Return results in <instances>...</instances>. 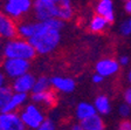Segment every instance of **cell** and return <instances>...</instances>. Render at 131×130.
Wrapping results in <instances>:
<instances>
[{"label":"cell","instance_id":"cell-1","mask_svg":"<svg viewBox=\"0 0 131 130\" xmlns=\"http://www.w3.org/2000/svg\"><path fill=\"white\" fill-rule=\"evenodd\" d=\"M64 21L57 18L47 20H35V28L29 42L35 48L39 55H49L54 53L61 43V32Z\"/></svg>","mask_w":131,"mask_h":130},{"label":"cell","instance_id":"cell-2","mask_svg":"<svg viewBox=\"0 0 131 130\" xmlns=\"http://www.w3.org/2000/svg\"><path fill=\"white\" fill-rule=\"evenodd\" d=\"M32 14L40 21L49 18L68 21L74 16V8L71 0H34Z\"/></svg>","mask_w":131,"mask_h":130},{"label":"cell","instance_id":"cell-3","mask_svg":"<svg viewBox=\"0 0 131 130\" xmlns=\"http://www.w3.org/2000/svg\"><path fill=\"white\" fill-rule=\"evenodd\" d=\"M36 55L38 53L33 45L29 42V40L15 36L3 42L4 57H14V59H24L32 61L36 57Z\"/></svg>","mask_w":131,"mask_h":130},{"label":"cell","instance_id":"cell-4","mask_svg":"<svg viewBox=\"0 0 131 130\" xmlns=\"http://www.w3.org/2000/svg\"><path fill=\"white\" fill-rule=\"evenodd\" d=\"M46 109L36 104L35 102H27L20 109L19 115L27 130H35L46 118Z\"/></svg>","mask_w":131,"mask_h":130},{"label":"cell","instance_id":"cell-5","mask_svg":"<svg viewBox=\"0 0 131 130\" xmlns=\"http://www.w3.org/2000/svg\"><path fill=\"white\" fill-rule=\"evenodd\" d=\"M34 0H3L1 11L16 22L26 19L33 12Z\"/></svg>","mask_w":131,"mask_h":130},{"label":"cell","instance_id":"cell-6","mask_svg":"<svg viewBox=\"0 0 131 130\" xmlns=\"http://www.w3.org/2000/svg\"><path fill=\"white\" fill-rule=\"evenodd\" d=\"M30 61L14 57H4L0 63V69L8 80H14L24 74L30 72Z\"/></svg>","mask_w":131,"mask_h":130},{"label":"cell","instance_id":"cell-7","mask_svg":"<svg viewBox=\"0 0 131 130\" xmlns=\"http://www.w3.org/2000/svg\"><path fill=\"white\" fill-rule=\"evenodd\" d=\"M16 29H18V22L0 9V40L5 41L18 36Z\"/></svg>","mask_w":131,"mask_h":130},{"label":"cell","instance_id":"cell-8","mask_svg":"<svg viewBox=\"0 0 131 130\" xmlns=\"http://www.w3.org/2000/svg\"><path fill=\"white\" fill-rule=\"evenodd\" d=\"M35 80H36V76L33 73L28 72V73L12 80L11 88L15 93H22V94L30 95L33 92V88H34Z\"/></svg>","mask_w":131,"mask_h":130},{"label":"cell","instance_id":"cell-9","mask_svg":"<svg viewBox=\"0 0 131 130\" xmlns=\"http://www.w3.org/2000/svg\"><path fill=\"white\" fill-rule=\"evenodd\" d=\"M0 130H27L20 118L19 113H0Z\"/></svg>","mask_w":131,"mask_h":130},{"label":"cell","instance_id":"cell-10","mask_svg":"<svg viewBox=\"0 0 131 130\" xmlns=\"http://www.w3.org/2000/svg\"><path fill=\"white\" fill-rule=\"evenodd\" d=\"M30 101L35 102L36 104L41 106L43 109H52L57 103V95L53 88L40 93H32L29 95Z\"/></svg>","mask_w":131,"mask_h":130},{"label":"cell","instance_id":"cell-11","mask_svg":"<svg viewBox=\"0 0 131 130\" xmlns=\"http://www.w3.org/2000/svg\"><path fill=\"white\" fill-rule=\"evenodd\" d=\"M119 62L116 61L112 57H105V59L98 60L95 65V71L100 75L105 77H110L114 76L119 72Z\"/></svg>","mask_w":131,"mask_h":130},{"label":"cell","instance_id":"cell-12","mask_svg":"<svg viewBox=\"0 0 131 130\" xmlns=\"http://www.w3.org/2000/svg\"><path fill=\"white\" fill-rule=\"evenodd\" d=\"M50 84L55 92L62 93V94H70L75 90L76 83L71 77L62 75H54L50 77Z\"/></svg>","mask_w":131,"mask_h":130},{"label":"cell","instance_id":"cell-13","mask_svg":"<svg viewBox=\"0 0 131 130\" xmlns=\"http://www.w3.org/2000/svg\"><path fill=\"white\" fill-rule=\"evenodd\" d=\"M95 12L96 14L104 16L105 20L110 24H112L115 20V13H114V3L112 0H98L95 5Z\"/></svg>","mask_w":131,"mask_h":130},{"label":"cell","instance_id":"cell-14","mask_svg":"<svg viewBox=\"0 0 131 130\" xmlns=\"http://www.w3.org/2000/svg\"><path fill=\"white\" fill-rule=\"evenodd\" d=\"M29 95L28 94H22V93H13L11 100L8 102L7 107H6L5 111H9V113H19L20 109L28 102Z\"/></svg>","mask_w":131,"mask_h":130},{"label":"cell","instance_id":"cell-15","mask_svg":"<svg viewBox=\"0 0 131 130\" xmlns=\"http://www.w3.org/2000/svg\"><path fill=\"white\" fill-rule=\"evenodd\" d=\"M97 114L95 107L93 103L89 102H80L75 108V116L79 119V122L83 121V119L88 118V117L93 116V115Z\"/></svg>","mask_w":131,"mask_h":130},{"label":"cell","instance_id":"cell-16","mask_svg":"<svg viewBox=\"0 0 131 130\" xmlns=\"http://www.w3.org/2000/svg\"><path fill=\"white\" fill-rule=\"evenodd\" d=\"M34 28H35V19L34 20H28L24 19L21 21L18 22V36L26 40H29L32 38L33 33H34Z\"/></svg>","mask_w":131,"mask_h":130},{"label":"cell","instance_id":"cell-17","mask_svg":"<svg viewBox=\"0 0 131 130\" xmlns=\"http://www.w3.org/2000/svg\"><path fill=\"white\" fill-rule=\"evenodd\" d=\"M94 107H95L97 114H100L101 116L104 115H109L111 111V104H110V100L109 97L104 94H100L97 95L94 100Z\"/></svg>","mask_w":131,"mask_h":130},{"label":"cell","instance_id":"cell-18","mask_svg":"<svg viewBox=\"0 0 131 130\" xmlns=\"http://www.w3.org/2000/svg\"><path fill=\"white\" fill-rule=\"evenodd\" d=\"M85 130H105V124L100 114H95L80 122Z\"/></svg>","mask_w":131,"mask_h":130},{"label":"cell","instance_id":"cell-19","mask_svg":"<svg viewBox=\"0 0 131 130\" xmlns=\"http://www.w3.org/2000/svg\"><path fill=\"white\" fill-rule=\"evenodd\" d=\"M108 26H109V22L105 20V18L100 14H96L90 19L88 28L91 33H102L106 29Z\"/></svg>","mask_w":131,"mask_h":130},{"label":"cell","instance_id":"cell-20","mask_svg":"<svg viewBox=\"0 0 131 130\" xmlns=\"http://www.w3.org/2000/svg\"><path fill=\"white\" fill-rule=\"evenodd\" d=\"M13 93V89L8 84L4 86L3 88H0V113L6 110V107H7L8 102L11 100Z\"/></svg>","mask_w":131,"mask_h":130},{"label":"cell","instance_id":"cell-21","mask_svg":"<svg viewBox=\"0 0 131 130\" xmlns=\"http://www.w3.org/2000/svg\"><path fill=\"white\" fill-rule=\"evenodd\" d=\"M52 88L50 84V77L46 75H40L36 77L35 83H34V88H33L32 93H40V92H45Z\"/></svg>","mask_w":131,"mask_h":130},{"label":"cell","instance_id":"cell-22","mask_svg":"<svg viewBox=\"0 0 131 130\" xmlns=\"http://www.w3.org/2000/svg\"><path fill=\"white\" fill-rule=\"evenodd\" d=\"M35 130H57V123L52 117H46L45 121Z\"/></svg>","mask_w":131,"mask_h":130},{"label":"cell","instance_id":"cell-23","mask_svg":"<svg viewBox=\"0 0 131 130\" xmlns=\"http://www.w3.org/2000/svg\"><path fill=\"white\" fill-rule=\"evenodd\" d=\"M130 113H131V107L129 106L128 103H123L118 108V114L122 117H128L130 115Z\"/></svg>","mask_w":131,"mask_h":130},{"label":"cell","instance_id":"cell-24","mask_svg":"<svg viewBox=\"0 0 131 130\" xmlns=\"http://www.w3.org/2000/svg\"><path fill=\"white\" fill-rule=\"evenodd\" d=\"M119 31H121V33H122L123 35H125V36L130 35L131 34V22H130V20L123 22V24L121 25Z\"/></svg>","mask_w":131,"mask_h":130},{"label":"cell","instance_id":"cell-25","mask_svg":"<svg viewBox=\"0 0 131 130\" xmlns=\"http://www.w3.org/2000/svg\"><path fill=\"white\" fill-rule=\"evenodd\" d=\"M117 130H131V121L129 119H124L118 124Z\"/></svg>","mask_w":131,"mask_h":130},{"label":"cell","instance_id":"cell-26","mask_svg":"<svg viewBox=\"0 0 131 130\" xmlns=\"http://www.w3.org/2000/svg\"><path fill=\"white\" fill-rule=\"evenodd\" d=\"M123 96H124V101H125V103H128L129 106L131 107V87L126 88Z\"/></svg>","mask_w":131,"mask_h":130},{"label":"cell","instance_id":"cell-27","mask_svg":"<svg viewBox=\"0 0 131 130\" xmlns=\"http://www.w3.org/2000/svg\"><path fill=\"white\" fill-rule=\"evenodd\" d=\"M103 80H104V77H103L102 75H100L98 73H95V74L93 75V77H91V81H93L95 84L102 83V82H103Z\"/></svg>","mask_w":131,"mask_h":130},{"label":"cell","instance_id":"cell-28","mask_svg":"<svg viewBox=\"0 0 131 130\" xmlns=\"http://www.w3.org/2000/svg\"><path fill=\"white\" fill-rule=\"evenodd\" d=\"M7 77H6V75L4 74V72L0 69V88H3L4 86H6L7 84Z\"/></svg>","mask_w":131,"mask_h":130},{"label":"cell","instance_id":"cell-29","mask_svg":"<svg viewBox=\"0 0 131 130\" xmlns=\"http://www.w3.org/2000/svg\"><path fill=\"white\" fill-rule=\"evenodd\" d=\"M129 57L126 56V55H123V56L119 57V60H118V62H119L121 66H128L129 65Z\"/></svg>","mask_w":131,"mask_h":130},{"label":"cell","instance_id":"cell-30","mask_svg":"<svg viewBox=\"0 0 131 130\" xmlns=\"http://www.w3.org/2000/svg\"><path fill=\"white\" fill-rule=\"evenodd\" d=\"M69 130H85L84 128L82 127L81 123H73V124L69 127Z\"/></svg>","mask_w":131,"mask_h":130},{"label":"cell","instance_id":"cell-31","mask_svg":"<svg viewBox=\"0 0 131 130\" xmlns=\"http://www.w3.org/2000/svg\"><path fill=\"white\" fill-rule=\"evenodd\" d=\"M124 9L128 14H131V0L125 1V5H124Z\"/></svg>","mask_w":131,"mask_h":130},{"label":"cell","instance_id":"cell-32","mask_svg":"<svg viewBox=\"0 0 131 130\" xmlns=\"http://www.w3.org/2000/svg\"><path fill=\"white\" fill-rule=\"evenodd\" d=\"M3 59H4V56H3V43L0 42V63H1Z\"/></svg>","mask_w":131,"mask_h":130},{"label":"cell","instance_id":"cell-33","mask_svg":"<svg viewBox=\"0 0 131 130\" xmlns=\"http://www.w3.org/2000/svg\"><path fill=\"white\" fill-rule=\"evenodd\" d=\"M128 80H129V82L131 83V69H130V72H129V74H128Z\"/></svg>","mask_w":131,"mask_h":130},{"label":"cell","instance_id":"cell-34","mask_svg":"<svg viewBox=\"0 0 131 130\" xmlns=\"http://www.w3.org/2000/svg\"><path fill=\"white\" fill-rule=\"evenodd\" d=\"M123 1H128V0H123Z\"/></svg>","mask_w":131,"mask_h":130},{"label":"cell","instance_id":"cell-35","mask_svg":"<svg viewBox=\"0 0 131 130\" xmlns=\"http://www.w3.org/2000/svg\"><path fill=\"white\" fill-rule=\"evenodd\" d=\"M130 22H131V20H130Z\"/></svg>","mask_w":131,"mask_h":130}]
</instances>
